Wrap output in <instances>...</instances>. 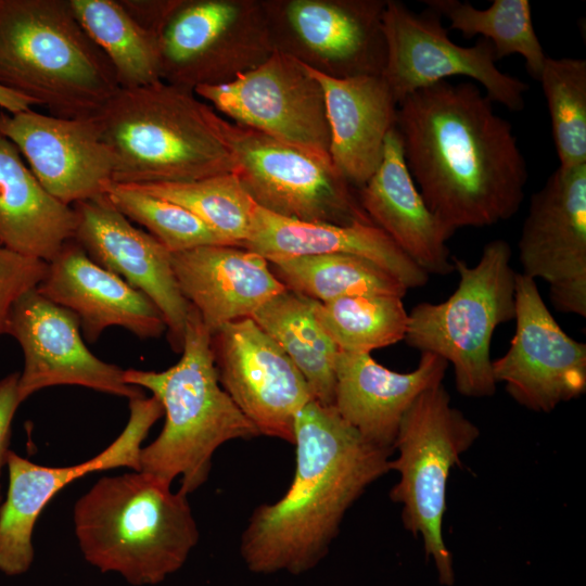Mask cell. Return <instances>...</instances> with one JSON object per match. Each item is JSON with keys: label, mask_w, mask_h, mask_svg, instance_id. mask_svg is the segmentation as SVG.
<instances>
[{"label": "cell", "mask_w": 586, "mask_h": 586, "mask_svg": "<svg viewBox=\"0 0 586 586\" xmlns=\"http://www.w3.org/2000/svg\"><path fill=\"white\" fill-rule=\"evenodd\" d=\"M219 383L259 435L294 443V423L313 396L293 361L251 317L212 333Z\"/></svg>", "instance_id": "cell-17"}, {"label": "cell", "mask_w": 586, "mask_h": 586, "mask_svg": "<svg viewBox=\"0 0 586 586\" xmlns=\"http://www.w3.org/2000/svg\"><path fill=\"white\" fill-rule=\"evenodd\" d=\"M546 98L552 138L564 168L586 164V61L547 56L538 77Z\"/></svg>", "instance_id": "cell-34"}, {"label": "cell", "mask_w": 586, "mask_h": 586, "mask_svg": "<svg viewBox=\"0 0 586 586\" xmlns=\"http://www.w3.org/2000/svg\"><path fill=\"white\" fill-rule=\"evenodd\" d=\"M251 318L293 361L306 380L313 399L333 406L340 351L316 318L311 300L285 289Z\"/></svg>", "instance_id": "cell-28"}, {"label": "cell", "mask_w": 586, "mask_h": 586, "mask_svg": "<svg viewBox=\"0 0 586 586\" xmlns=\"http://www.w3.org/2000/svg\"><path fill=\"white\" fill-rule=\"evenodd\" d=\"M113 182H184L233 173L225 117L194 91L163 80L119 88L94 116Z\"/></svg>", "instance_id": "cell-3"}, {"label": "cell", "mask_w": 586, "mask_h": 586, "mask_svg": "<svg viewBox=\"0 0 586 586\" xmlns=\"http://www.w3.org/2000/svg\"><path fill=\"white\" fill-rule=\"evenodd\" d=\"M510 260V245L502 239L488 242L473 266L453 256L459 277L454 293L442 303L423 302L408 313L406 344L451 365L456 388L466 397H489L496 392L492 337L498 326L515 317L518 272Z\"/></svg>", "instance_id": "cell-7"}, {"label": "cell", "mask_w": 586, "mask_h": 586, "mask_svg": "<svg viewBox=\"0 0 586 586\" xmlns=\"http://www.w3.org/2000/svg\"><path fill=\"white\" fill-rule=\"evenodd\" d=\"M7 334L16 340L24 356L18 378L22 403L55 385L84 386L129 400L144 396L142 388L126 382L124 369L88 349L73 311L49 301L36 289L13 306Z\"/></svg>", "instance_id": "cell-18"}, {"label": "cell", "mask_w": 586, "mask_h": 586, "mask_svg": "<svg viewBox=\"0 0 586 586\" xmlns=\"http://www.w3.org/2000/svg\"><path fill=\"white\" fill-rule=\"evenodd\" d=\"M77 214L52 196L0 133V244L49 263L74 239Z\"/></svg>", "instance_id": "cell-27"}, {"label": "cell", "mask_w": 586, "mask_h": 586, "mask_svg": "<svg viewBox=\"0 0 586 586\" xmlns=\"http://www.w3.org/2000/svg\"><path fill=\"white\" fill-rule=\"evenodd\" d=\"M480 436L475 423L451 406L442 384L420 394L404 415L390 460L399 474L390 498L403 507L405 528L420 536L426 558H432L440 583L455 581L453 559L443 537L446 488L451 469Z\"/></svg>", "instance_id": "cell-8"}, {"label": "cell", "mask_w": 586, "mask_h": 586, "mask_svg": "<svg viewBox=\"0 0 586 586\" xmlns=\"http://www.w3.org/2000/svg\"><path fill=\"white\" fill-rule=\"evenodd\" d=\"M269 267L286 289L320 303L357 295H394L403 298L408 291L390 271L355 255L297 256L270 262Z\"/></svg>", "instance_id": "cell-30"}, {"label": "cell", "mask_w": 586, "mask_h": 586, "mask_svg": "<svg viewBox=\"0 0 586 586\" xmlns=\"http://www.w3.org/2000/svg\"><path fill=\"white\" fill-rule=\"evenodd\" d=\"M211 337L191 306L177 364L163 371L125 370L126 382L149 390L165 416L158 436L141 448L140 471L170 484L181 476L179 492L187 496L206 482L218 447L259 435L220 385Z\"/></svg>", "instance_id": "cell-5"}, {"label": "cell", "mask_w": 586, "mask_h": 586, "mask_svg": "<svg viewBox=\"0 0 586 586\" xmlns=\"http://www.w3.org/2000/svg\"><path fill=\"white\" fill-rule=\"evenodd\" d=\"M164 415L155 396L129 400V419L120 434L91 459L69 467H43L14 451L7 460L9 485L0 506V572L26 573L34 561L33 531L47 504L64 486L86 474L115 468L140 471L141 444Z\"/></svg>", "instance_id": "cell-15"}, {"label": "cell", "mask_w": 586, "mask_h": 586, "mask_svg": "<svg viewBox=\"0 0 586 586\" xmlns=\"http://www.w3.org/2000/svg\"><path fill=\"white\" fill-rule=\"evenodd\" d=\"M430 11L450 23L466 38L482 36L493 44L497 61L511 54L525 60L528 74L536 80L547 55L535 33L527 0H494L487 9H476L459 0H424Z\"/></svg>", "instance_id": "cell-31"}, {"label": "cell", "mask_w": 586, "mask_h": 586, "mask_svg": "<svg viewBox=\"0 0 586 586\" xmlns=\"http://www.w3.org/2000/svg\"><path fill=\"white\" fill-rule=\"evenodd\" d=\"M225 119L233 174L258 207L305 222H372L332 161Z\"/></svg>", "instance_id": "cell-10"}, {"label": "cell", "mask_w": 586, "mask_h": 586, "mask_svg": "<svg viewBox=\"0 0 586 586\" xmlns=\"http://www.w3.org/2000/svg\"><path fill=\"white\" fill-rule=\"evenodd\" d=\"M77 21L112 64L119 88L161 80L158 37L140 25L119 0H68Z\"/></svg>", "instance_id": "cell-29"}, {"label": "cell", "mask_w": 586, "mask_h": 586, "mask_svg": "<svg viewBox=\"0 0 586 586\" xmlns=\"http://www.w3.org/2000/svg\"><path fill=\"white\" fill-rule=\"evenodd\" d=\"M357 196L369 219L424 272L447 276L455 271L447 245L453 233L422 199L405 163L396 127L386 136L378 169Z\"/></svg>", "instance_id": "cell-24"}, {"label": "cell", "mask_w": 586, "mask_h": 586, "mask_svg": "<svg viewBox=\"0 0 586 586\" xmlns=\"http://www.w3.org/2000/svg\"><path fill=\"white\" fill-rule=\"evenodd\" d=\"M132 186L187 208L231 245L242 246L250 237L256 204L233 173Z\"/></svg>", "instance_id": "cell-33"}, {"label": "cell", "mask_w": 586, "mask_h": 586, "mask_svg": "<svg viewBox=\"0 0 586 586\" xmlns=\"http://www.w3.org/2000/svg\"><path fill=\"white\" fill-rule=\"evenodd\" d=\"M242 247L269 263L307 255H355L386 269L408 290L429 281V275L373 222H305L277 216L255 205L250 237Z\"/></svg>", "instance_id": "cell-26"}, {"label": "cell", "mask_w": 586, "mask_h": 586, "mask_svg": "<svg viewBox=\"0 0 586 586\" xmlns=\"http://www.w3.org/2000/svg\"><path fill=\"white\" fill-rule=\"evenodd\" d=\"M178 288L211 334L252 317L286 288L259 254L237 245H202L170 253Z\"/></svg>", "instance_id": "cell-22"}, {"label": "cell", "mask_w": 586, "mask_h": 586, "mask_svg": "<svg viewBox=\"0 0 586 586\" xmlns=\"http://www.w3.org/2000/svg\"><path fill=\"white\" fill-rule=\"evenodd\" d=\"M0 133L16 145L41 186L66 205L103 194L113 181L114 155L95 117L0 110Z\"/></svg>", "instance_id": "cell-19"}, {"label": "cell", "mask_w": 586, "mask_h": 586, "mask_svg": "<svg viewBox=\"0 0 586 586\" xmlns=\"http://www.w3.org/2000/svg\"><path fill=\"white\" fill-rule=\"evenodd\" d=\"M2 501V496H1V488H0V506H1V502Z\"/></svg>", "instance_id": "cell-40"}, {"label": "cell", "mask_w": 586, "mask_h": 586, "mask_svg": "<svg viewBox=\"0 0 586 586\" xmlns=\"http://www.w3.org/2000/svg\"><path fill=\"white\" fill-rule=\"evenodd\" d=\"M20 372H12L0 380V475L2 468L7 467L11 451L10 438L13 418L22 404L18 394Z\"/></svg>", "instance_id": "cell-37"}, {"label": "cell", "mask_w": 586, "mask_h": 586, "mask_svg": "<svg viewBox=\"0 0 586 586\" xmlns=\"http://www.w3.org/2000/svg\"><path fill=\"white\" fill-rule=\"evenodd\" d=\"M306 67L323 89L331 161L359 189L381 163L398 104L381 75L334 78Z\"/></svg>", "instance_id": "cell-25"}, {"label": "cell", "mask_w": 586, "mask_h": 586, "mask_svg": "<svg viewBox=\"0 0 586 586\" xmlns=\"http://www.w3.org/2000/svg\"><path fill=\"white\" fill-rule=\"evenodd\" d=\"M275 51L260 0H176L158 33L161 80L225 85Z\"/></svg>", "instance_id": "cell-9"}, {"label": "cell", "mask_w": 586, "mask_h": 586, "mask_svg": "<svg viewBox=\"0 0 586 586\" xmlns=\"http://www.w3.org/2000/svg\"><path fill=\"white\" fill-rule=\"evenodd\" d=\"M311 308L340 352L370 354L404 341L406 335L408 311L398 296L357 295L327 303L311 300Z\"/></svg>", "instance_id": "cell-32"}, {"label": "cell", "mask_w": 586, "mask_h": 586, "mask_svg": "<svg viewBox=\"0 0 586 586\" xmlns=\"http://www.w3.org/2000/svg\"><path fill=\"white\" fill-rule=\"evenodd\" d=\"M471 80H443L397 105L407 168L426 206L454 234L513 217L528 171L512 125Z\"/></svg>", "instance_id": "cell-1"}, {"label": "cell", "mask_w": 586, "mask_h": 586, "mask_svg": "<svg viewBox=\"0 0 586 586\" xmlns=\"http://www.w3.org/2000/svg\"><path fill=\"white\" fill-rule=\"evenodd\" d=\"M36 290L73 311L89 343L111 327L124 328L142 340L167 331L162 313L145 294L94 263L74 239L48 263Z\"/></svg>", "instance_id": "cell-21"}, {"label": "cell", "mask_w": 586, "mask_h": 586, "mask_svg": "<svg viewBox=\"0 0 586 586\" xmlns=\"http://www.w3.org/2000/svg\"><path fill=\"white\" fill-rule=\"evenodd\" d=\"M515 332L505 355L492 361L496 383L519 405L550 412L586 391V344L571 337L546 306L537 283L515 279Z\"/></svg>", "instance_id": "cell-16"}, {"label": "cell", "mask_w": 586, "mask_h": 586, "mask_svg": "<svg viewBox=\"0 0 586 586\" xmlns=\"http://www.w3.org/2000/svg\"><path fill=\"white\" fill-rule=\"evenodd\" d=\"M34 102L0 86V110L16 113L31 109Z\"/></svg>", "instance_id": "cell-39"}, {"label": "cell", "mask_w": 586, "mask_h": 586, "mask_svg": "<svg viewBox=\"0 0 586 586\" xmlns=\"http://www.w3.org/2000/svg\"><path fill=\"white\" fill-rule=\"evenodd\" d=\"M447 368L432 353H421L418 366L402 373L370 354L339 352L333 406L368 442L393 450L404 415L420 394L443 383Z\"/></svg>", "instance_id": "cell-23"}, {"label": "cell", "mask_w": 586, "mask_h": 586, "mask_svg": "<svg viewBox=\"0 0 586 586\" xmlns=\"http://www.w3.org/2000/svg\"><path fill=\"white\" fill-rule=\"evenodd\" d=\"M194 93L234 124L331 161L323 89L305 64L288 54L275 50L232 81Z\"/></svg>", "instance_id": "cell-13"}, {"label": "cell", "mask_w": 586, "mask_h": 586, "mask_svg": "<svg viewBox=\"0 0 586 586\" xmlns=\"http://www.w3.org/2000/svg\"><path fill=\"white\" fill-rule=\"evenodd\" d=\"M387 0H263L276 51L334 78L382 75Z\"/></svg>", "instance_id": "cell-12"}, {"label": "cell", "mask_w": 586, "mask_h": 586, "mask_svg": "<svg viewBox=\"0 0 586 586\" xmlns=\"http://www.w3.org/2000/svg\"><path fill=\"white\" fill-rule=\"evenodd\" d=\"M119 2L140 25L158 37L176 0H119Z\"/></svg>", "instance_id": "cell-38"}, {"label": "cell", "mask_w": 586, "mask_h": 586, "mask_svg": "<svg viewBox=\"0 0 586 586\" xmlns=\"http://www.w3.org/2000/svg\"><path fill=\"white\" fill-rule=\"evenodd\" d=\"M104 193L124 216L144 227L170 253L202 245H231L187 208L132 184L112 181Z\"/></svg>", "instance_id": "cell-35"}, {"label": "cell", "mask_w": 586, "mask_h": 586, "mask_svg": "<svg viewBox=\"0 0 586 586\" xmlns=\"http://www.w3.org/2000/svg\"><path fill=\"white\" fill-rule=\"evenodd\" d=\"M518 252L521 273L548 284L555 309L586 317V164L559 166L532 194Z\"/></svg>", "instance_id": "cell-14"}, {"label": "cell", "mask_w": 586, "mask_h": 586, "mask_svg": "<svg viewBox=\"0 0 586 586\" xmlns=\"http://www.w3.org/2000/svg\"><path fill=\"white\" fill-rule=\"evenodd\" d=\"M187 497L142 471L99 479L73 510L84 558L135 586L162 583L182 568L200 538Z\"/></svg>", "instance_id": "cell-4"}, {"label": "cell", "mask_w": 586, "mask_h": 586, "mask_svg": "<svg viewBox=\"0 0 586 586\" xmlns=\"http://www.w3.org/2000/svg\"><path fill=\"white\" fill-rule=\"evenodd\" d=\"M295 473L288 491L258 506L241 535L240 555L256 574H303L328 553L347 510L390 471L391 449L364 438L336 411L307 403L294 423Z\"/></svg>", "instance_id": "cell-2"}, {"label": "cell", "mask_w": 586, "mask_h": 586, "mask_svg": "<svg viewBox=\"0 0 586 586\" xmlns=\"http://www.w3.org/2000/svg\"><path fill=\"white\" fill-rule=\"evenodd\" d=\"M74 240L98 265L145 294L162 313L167 339L181 353L191 305L182 296L170 252L150 233L135 227L103 193L73 205Z\"/></svg>", "instance_id": "cell-20"}, {"label": "cell", "mask_w": 586, "mask_h": 586, "mask_svg": "<svg viewBox=\"0 0 586 586\" xmlns=\"http://www.w3.org/2000/svg\"><path fill=\"white\" fill-rule=\"evenodd\" d=\"M48 263L11 251L0 244V335L7 334L17 300L42 281Z\"/></svg>", "instance_id": "cell-36"}, {"label": "cell", "mask_w": 586, "mask_h": 586, "mask_svg": "<svg viewBox=\"0 0 586 586\" xmlns=\"http://www.w3.org/2000/svg\"><path fill=\"white\" fill-rule=\"evenodd\" d=\"M0 86L64 118L97 116L119 89L68 0H0Z\"/></svg>", "instance_id": "cell-6"}, {"label": "cell", "mask_w": 586, "mask_h": 586, "mask_svg": "<svg viewBox=\"0 0 586 586\" xmlns=\"http://www.w3.org/2000/svg\"><path fill=\"white\" fill-rule=\"evenodd\" d=\"M436 13H416L399 1L387 0L382 25L386 61L382 77L395 101L422 88L464 76L509 111L524 109L527 85L501 72L493 44L481 38L471 47L455 43Z\"/></svg>", "instance_id": "cell-11"}]
</instances>
